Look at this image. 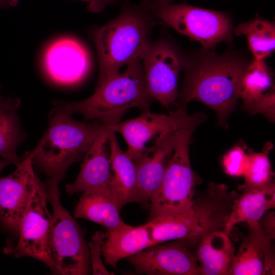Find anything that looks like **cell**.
Wrapping results in <instances>:
<instances>
[{
	"label": "cell",
	"mask_w": 275,
	"mask_h": 275,
	"mask_svg": "<svg viewBox=\"0 0 275 275\" xmlns=\"http://www.w3.org/2000/svg\"><path fill=\"white\" fill-rule=\"evenodd\" d=\"M1 87H0V93H1ZM2 97V96L1 95V94H0V99H1V98Z\"/></svg>",
	"instance_id": "e575fe53"
},
{
	"label": "cell",
	"mask_w": 275,
	"mask_h": 275,
	"mask_svg": "<svg viewBox=\"0 0 275 275\" xmlns=\"http://www.w3.org/2000/svg\"><path fill=\"white\" fill-rule=\"evenodd\" d=\"M85 2L87 9L93 13H99L103 11L108 5H114L115 0H80Z\"/></svg>",
	"instance_id": "4dcf8cb0"
},
{
	"label": "cell",
	"mask_w": 275,
	"mask_h": 275,
	"mask_svg": "<svg viewBox=\"0 0 275 275\" xmlns=\"http://www.w3.org/2000/svg\"><path fill=\"white\" fill-rule=\"evenodd\" d=\"M113 133H115L114 130L102 133L87 150L77 177L72 183L65 186L68 195L111 187L112 173L106 146L108 138Z\"/></svg>",
	"instance_id": "e0dca14e"
},
{
	"label": "cell",
	"mask_w": 275,
	"mask_h": 275,
	"mask_svg": "<svg viewBox=\"0 0 275 275\" xmlns=\"http://www.w3.org/2000/svg\"><path fill=\"white\" fill-rule=\"evenodd\" d=\"M273 87L272 73L265 60L253 59L241 79L240 99L243 101L242 108L257 101Z\"/></svg>",
	"instance_id": "d4e9b609"
},
{
	"label": "cell",
	"mask_w": 275,
	"mask_h": 275,
	"mask_svg": "<svg viewBox=\"0 0 275 275\" xmlns=\"http://www.w3.org/2000/svg\"><path fill=\"white\" fill-rule=\"evenodd\" d=\"M16 166L13 173L0 177V220L6 228L17 232L41 181L35 173L29 152L23 156Z\"/></svg>",
	"instance_id": "7c38bea8"
},
{
	"label": "cell",
	"mask_w": 275,
	"mask_h": 275,
	"mask_svg": "<svg viewBox=\"0 0 275 275\" xmlns=\"http://www.w3.org/2000/svg\"><path fill=\"white\" fill-rule=\"evenodd\" d=\"M20 103L14 96L0 99V156L15 165L22 159L17 155V149L26 139L17 112Z\"/></svg>",
	"instance_id": "603a6c76"
},
{
	"label": "cell",
	"mask_w": 275,
	"mask_h": 275,
	"mask_svg": "<svg viewBox=\"0 0 275 275\" xmlns=\"http://www.w3.org/2000/svg\"><path fill=\"white\" fill-rule=\"evenodd\" d=\"M242 190L235 200L226 223L224 232L228 235L236 225L259 222L268 210L275 207L273 180L262 186Z\"/></svg>",
	"instance_id": "d6986e66"
},
{
	"label": "cell",
	"mask_w": 275,
	"mask_h": 275,
	"mask_svg": "<svg viewBox=\"0 0 275 275\" xmlns=\"http://www.w3.org/2000/svg\"><path fill=\"white\" fill-rule=\"evenodd\" d=\"M258 222L263 233L271 240L274 239L275 236L274 212L273 211L266 212Z\"/></svg>",
	"instance_id": "f546056e"
},
{
	"label": "cell",
	"mask_w": 275,
	"mask_h": 275,
	"mask_svg": "<svg viewBox=\"0 0 275 275\" xmlns=\"http://www.w3.org/2000/svg\"><path fill=\"white\" fill-rule=\"evenodd\" d=\"M272 147V145L268 143L261 152L248 154L243 175L244 182L239 186L240 189L262 186L273 180V173L268 157Z\"/></svg>",
	"instance_id": "484cf974"
},
{
	"label": "cell",
	"mask_w": 275,
	"mask_h": 275,
	"mask_svg": "<svg viewBox=\"0 0 275 275\" xmlns=\"http://www.w3.org/2000/svg\"><path fill=\"white\" fill-rule=\"evenodd\" d=\"M119 212L111 187H106L82 191L74 216L97 223L109 231L125 223Z\"/></svg>",
	"instance_id": "7402d4cb"
},
{
	"label": "cell",
	"mask_w": 275,
	"mask_h": 275,
	"mask_svg": "<svg viewBox=\"0 0 275 275\" xmlns=\"http://www.w3.org/2000/svg\"><path fill=\"white\" fill-rule=\"evenodd\" d=\"M153 99L146 86L142 60L138 58L127 64L124 71L97 85L94 93L88 98L53 102L72 115L79 114L87 120L114 126L131 108L149 110Z\"/></svg>",
	"instance_id": "5b68a950"
},
{
	"label": "cell",
	"mask_w": 275,
	"mask_h": 275,
	"mask_svg": "<svg viewBox=\"0 0 275 275\" xmlns=\"http://www.w3.org/2000/svg\"><path fill=\"white\" fill-rule=\"evenodd\" d=\"M238 193L222 183H210L195 197L183 212L158 216L145 223L154 245L184 240L190 246L199 244L207 234L224 232L229 214Z\"/></svg>",
	"instance_id": "277c9868"
},
{
	"label": "cell",
	"mask_w": 275,
	"mask_h": 275,
	"mask_svg": "<svg viewBox=\"0 0 275 275\" xmlns=\"http://www.w3.org/2000/svg\"><path fill=\"white\" fill-rule=\"evenodd\" d=\"M204 119H200L175 130L176 146L160 187L149 207L152 219L188 209L195 197L198 179L192 170L189 146L193 133Z\"/></svg>",
	"instance_id": "8992f818"
},
{
	"label": "cell",
	"mask_w": 275,
	"mask_h": 275,
	"mask_svg": "<svg viewBox=\"0 0 275 275\" xmlns=\"http://www.w3.org/2000/svg\"><path fill=\"white\" fill-rule=\"evenodd\" d=\"M173 0H154V1L157 3H165L171 2Z\"/></svg>",
	"instance_id": "836d02e7"
},
{
	"label": "cell",
	"mask_w": 275,
	"mask_h": 275,
	"mask_svg": "<svg viewBox=\"0 0 275 275\" xmlns=\"http://www.w3.org/2000/svg\"><path fill=\"white\" fill-rule=\"evenodd\" d=\"M157 23L142 3L126 2L119 15L89 32L95 45L99 62L97 85L117 74L122 67L142 57L152 42V27Z\"/></svg>",
	"instance_id": "3957f363"
},
{
	"label": "cell",
	"mask_w": 275,
	"mask_h": 275,
	"mask_svg": "<svg viewBox=\"0 0 275 275\" xmlns=\"http://www.w3.org/2000/svg\"><path fill=\"white\" fill-rule=\"evenodd\" d=\"M140 274L149 275H199L194 253L184 240L157 244L126 258Z\"/></svg>",
	"instance_id": "4fadbf2b"
},
{
	"label": "cell",
	"mask_w": 275,
	"mask_h": 275,
	"mask_svg": "<svg viewBox=\"0 0 275 275\" xmlns=\"http://www.w3.org/2000/svg\"><path fill=\"white\" fill-rule=\"evenodd\" d=\"M106 240L102 246V254L106 264L117 268L119 261L154 245L146 225L132 226L124 223L106 231Z\"/></svg>",
	"instance_id": "ac0fdd59"
},
{
	"label": "cell",
	"mask_w": 275,
	"mask_h": 275,
	"mask_svg": "<svg viewBox=\"0 0 275 275\" xmlns=\"http://www.w3.org/2000/svg\"><path fill=\"white\" fill-rule=\"evenodd\" d=\"M233 34L246 37L254 59L265 60L274 51V22L256 18L238 24L233 29Z\"/></svg>",
	"instance_id": "cb8c5ba5"
},
{
	"label": "cell",
	"mask_w": 275,
	"mask_h": 275,
	"mask_svg": "<svg viewBox=\"0 0 275 275\" xmlns=\"http://www.w3.org/2000/svg\"><path fill=\"white\" fill-rule=\"evenodd\" d=\"M18 3L19 0H0V9L14 7Z\"/></svg>",
	"instance_id": "1f68e13d"
},
{
	"label": "cell",
	"mask_w": 275,
	"mask_h": 275,
	"mask_svg": "<svg viewBox=\"0 0 275 275\" xmlns=\"http://www.w3.org/2000/svg\"><path fill=\"white\" fill-rule=\"evenodd\" d=\"M46 187L41 181L18 228L17 243L11 250L15 257H30L54 270L51 251L52 214L49 211Z\"/></svg>",
	"instance_id": "30bf717a"
},
{
	"label": "cell",
	"mask_w": 275,
	"mask_h": 275,
	"mask_svg": "<svg viewBox=\"0 0 275 275\" xmlns=\"http://www.w3.org/2000/svg\"><path fill=\"white\" fill-rule=\"evenodd\" d=\"M112 177L111 188L116 205L120 211L126 204L135 202L136 174L133 160L120 147L115 133L108 139Z\"/></svg>",
	"instance_id": "44dd1931"
},
{
	"label": "cell",
	"mask_w": 275,
	"mask_h": 275,
	"mask_svg": "<svg viewBox=\"0 0 275 275\" xmlns=\"http://www.w3.org/2000/svg\"><path fill=\"white\" fill-rule=\"evenodd\" d=\"M247 225V235L235 253L228 275L274 274L272 240L263 233L258 222Z\"/></svg>",
	"instance_id": "9a60e30c"
},
{
	"label": "cell",
	"mask_w": 275,
	"mask_h": 275,
	"mask_svg": "<svg viewBox=\"0 0 275 275\" xmlns=\"http://www.w3.org/2000/svg\"><path fill=\"white\" fill-rule=\"evenodd\" d=\"M60 184L47 182L48 201L52 209L51 251L53 273L86 275L90 273L88 246L76 222L61 202Z\"/></svg>",
	"instance_id": "ba28073f"
},
{
	"label": "cell",
	"mask_w": 275,
	"mask_h": 275,
	"mask_svg": "<svg viewBox=\"0 0 275 275\" xmlns=\"http://www.w3.org/2000/svg\"><path fill=\"white\" fill-rule=\"evenodd\" d=\"M176 142L175 130L161 133L152 146L146 148L133 160L137 185L135 203L149 208L151 199L161 185Z\"/></svg>",
	"instance_id": "5bb4252c"
},
{
	"label": "cell",
	"mask_w": 275,
	"mask_h": 275,
	"mask_svg": "<svg viewBox=\"0 0 275 275\" xmlns=\"http://www.w3.org/2000/svg\"><path fill=\"white\" fill-rule=\"evenodd\" d=\"M47 128L30 153L33 164L47 177V182L59 183L67 170L82 159L85 153L102 133L114 126L99 122L74 119L72 114L53 102Z\"/></svg>",
	"instance_id": "7a4b0ae2"
},
{
	"label": "cell",
	"mask_w": 275,
	"mask_h": 275,
	"mask_svg": "<svg viewBox=\"0 0 275 275\" xmlns=\"http://www.w3.org/2000/svg\"><path fill=\"white\" fill-rule=\"evenodd\" d=\"M106 237V232L96 231L88 244L89 259L94 275L111 274L102 261V246Z\"/></svg>",
	"instance_id": "83f0119b"
},
{
	"label": "cell",
	"mask_w": 275,
	"mask_h": 275,
	"mask_svg": "<svg viewBox=\"0 0 275 275\" xmlns=\"http://www.w3.org/2000/svg\"><path fill=\"white\" fill-rule=\"evenodd\" d=\"M148 91L166 107L176 104L179 74L184 70L186 54L171 39L151 42L141 58Z\"/></svg>",
	"instance_id": "9c48e42d"
},
{
	"label": "cell",
	"mask_w": 275,
	"mask_h": 275,
	"mask_svg": "<svg viewBox=\"0 0 275 275\" xmlns=\"http://www.w3.org/2000/svg\"><path fill=\"white\" fill-rule=\"evenodd\" d=\"M248 154L240 146L235 147L230 150L223 159V164L226 173L232 176H243Z\"/></svg>",
	"instance_id": "4316f807"
},
{
	"label": "cell",
	"mask_w": 275,
	"mask_h": 275,
	"mask_svg": "<svg viewBox=\"0 0 275 275\" xmlns=\"http://www.w3.org/2000/svg\"><path fill=\"white\" fill-rule=\"evenodd\" d=\"M274 86L257 101L242 109L251 115L263 114L272 121L274 119Z\"/></svg>",
	"instance_id": "f1b7e54d"
},
{
	"label": "cell",
	"mask_w": 275,
	"mask_h": 275,
	"mask_svg": "<svg viewBox=\"0 0 275 275\" xmlns=\"http://www.w3.org/2000/svg\"><path fill=\"white\" fill-rule=\"evenodd\" d=\"M12 163L5 159L0 160V173L7 166Z\"/></svg>",
	"instance_id": "d6a6232c"
},
{
	"label": "cell",
	"mask_w": 275,
	"mask_h": 275,
	"mask_svg": "<svg viewBox=\"0 0 275 275\" xmlns=\"http://www.w3.org/2000/svg\"><path fill=\"white\" fill-rule=\"evenodd\" d=\"M250 61L232 50L219 54L202 47L186 54L178 107L186 109L191 101L201 102L213 109L219 124L225 125L240 99L241 79Z\"/></svg>",
	"instance_id": "6da1fadb"
},
{
	"label": "cell",
	"mask_w": 275,
	"mask_h": 275,
	"mask_svg": "<svg viewBox=\"0 0 275 275\" xmlns=\"http://www.w3.org/2000/svg\"><path fill=\"white\" fill-rule=\"evenodd\" d=\"M142 3L157 22L197 41L204 48L213 49L222 42L232 41L233 22L224 12L171 2L145 0Z\"/></svg>",
	"instance_id": "52a82bcc"
},
{
	"label": "cell",
	"mask_w": 275,
	"mask_h": 275,
	"mask_svg": "<svg viewBox=\"0 0 275 275\" xmlns=\"http://www.w3.org/2000/svg\"><path fill=\"white\" fill-rule=\"evenodd\" d=\"M87 53L77 41L62 38L50 44L44 57L45 68L54 80L61 83L74 81L87 70Z\"/></svg>",
	"instance_id": "2e32d148"
},
{
	"label": "cell",
	"mask_w": 275,
	"mask_h": 275,
	"mask_svg": "<svg viewBox=\"0 0 275 275\" xmlns=\"http://www.w3.org/2000/svg\"><path fill=\"white\" fill-rule=\"evenodd\" d=\"M205 118L202 113L188 115L185 108L178 107L169 115L154 114L145 110L135 118L116 124L114 130L123 136L127 145L126 151L134 160L141 156L147 148V143L153 138Z\"/></svg>",
	"instance_id": "8fae6325"
},
{
	"label": "cell",
	"mask_w": 275,
	"mask_h": 275,
	"mask_svg": "<svg viewBox=\"0 0 275 275\" xmlns=\"http://www.w3.org/2000/svg\"><path fill=\"white\" fill-rule=\"evenodd\" d=\"M194 254L200 275H228L235 249L228 235L217 231L207 234L201 240Z\"/></svg>",
	"instance_id": "ffe728a7"
}]
</instances>
